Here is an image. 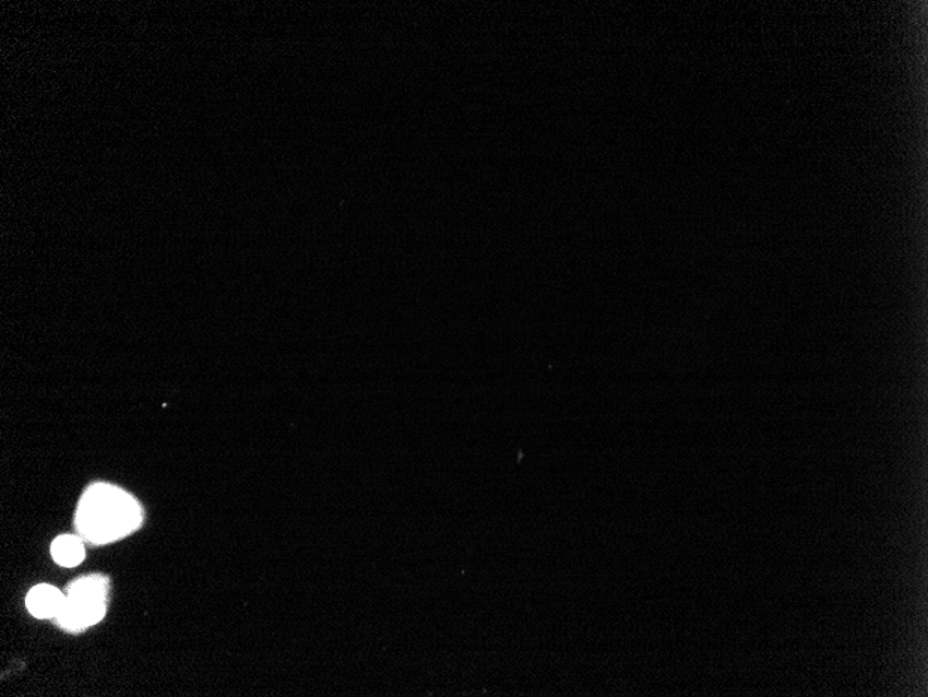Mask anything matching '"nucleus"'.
<instances>
[{
    "mask_svg": "<svg viewBox=\"0 0 928 697\" xmlns=\"http://www.w3.org/2000/svg\"><path fill=\"white\" fill-rule=\"evenodd\" d=\"M107 579L91 575L71 584L63 607L56 618L61 627L81 630L98 624L106 614Z\"/></svg>",
    "mask_w": 928,
    "mask_h": 697,
    "instance_id": "f03ea898",
    "label": "nucleus"
},
{
    "mask_svg": "<svg viewBox=\"0 0 928 697\" xmlns=\"http://www.w3.org/2000/svg\"><path fill=\"white\" fill-rule=\"evenodd\" d=\"M64 602V594L50 584H38V587L31 589L27 600H25L29 613L37 618L56 617Z\"/></svg>",
    "mask_w": 928,
    "mask_h": 697,
    "instance_id": "7ed1b4c3",
    "label": "nucleus"
},
{
    "mask_svg": "<svg viewBox=\"0 0 928 697\" xmlns=\"http://www.w3.org/2000/svg\"><path fill=\"white\" fill-rule=\"evenodd\" d=\"M52 556L59 566L75 567L84 562L85 547L79 537L59 536L52 544Z\"/></svg>",
    "mask_w": 928,
    "mask_h": 697,
    "instance_id": "20e7f679",
    "label": "nucleus"
},
{
    "mask_svg": "<svg viewBox=\"0 0 928 697\" xmlns=\"http://www.w3.org/2000/svg\"><path fill=\"white\" fill-rule=\"evenodd\" d=\"M142 522V508L121 488L96 483L84 493L76 527L90 542L104 544L130 535Z\"/></svg>",
    "mask_w": 928,
    "mask_h": 697,
    "instance_id": "f257e3e1",
    "label": "nucleus"
}]
</instances>
